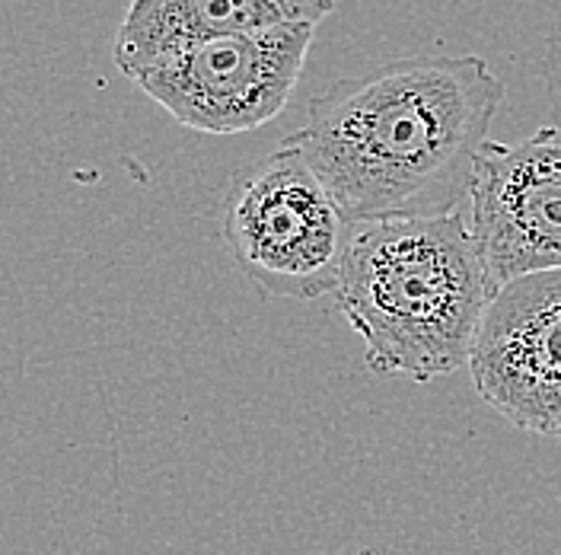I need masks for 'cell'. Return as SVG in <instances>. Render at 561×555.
I'll return each instance as SVG.
<instances>
[{
    "label": "cell",
    "mask_w": 561,
    "mask_h": 555,
    "mask_svg": "<svg viewBox=\"0 0 561 555\" xmlns=\"http://www.w3.org/2000/svg\"><path fill=\"white\" fill-rule=\"evenodd\" d=\"M504 103L479 55H409L342 77L280 140L329 185L351 224L456 211Z\"/></svg>",
    "instance_id": "1"
},
{
    "label": "cell",
    "mask_w": 561,
    "mask_h": 555,
    "mask_svg": "<svg viewBox=\"0 0 561 555\" xmlns=\"http://www.w3.org/2000/svg\"><path fill=\"white\" fill-rule=\"evenodd\" d=\"M494 291L472 227L450 211L357 224L332 301L374 374L431 383L469 367Z\"/></svg>",
    "instance_id": "2"
},
{
    "label": "cell",
    "mask_w": 561,
    "mask_h": 555,
    "mask_svg": "<svg viewBox=\"0 0 561 555\" xmlns=\"http://www.w3.org/2000/svg\"><path fill=\"white\" fill-rule=\"evenodd\" d=\"M357 224L287 144L243 167L224 202V246L237 272L265 297L332 294Z\"/></svg>",
    "instance_id": "3"
},
{
    "label": "cell",
    "mask_w": 561,
    "mask_h": 555,
    "mask_svg": "<svg viewBox=\"0 0 561 555\" xmlns=\"http://www.w3.org/2000/svg\"><path fill=\"white\" fill-rule=\"evenodd\" d=\"M319 23L224 35L173 52L135 77L144 97L202 135H243L268 125L290 103Z\"/></svg>",
    "instance_id": "4"
},
{
    "label": "cell",
    "mask_w": 561,
    "mask_h": 555,
    "mask_svg": "<svg viewBox=\"0 0 561 555\" xmlns=\"http://www.w3.org/2000/svg\"><path fill=\"white\" fill-rule=\"evenodd\" d=\"M482 403L514 428L561 438V269L501 284L469 354Z\"/></svg>",
    "instance_id": "5"
},
{
    "label": "cell",
    "mask_w": 561,
    "mask_h": 555,
    "mask_svg": "<svg viewBox=\"0 0 561 555\" xmlns=\"http://www.w3.org/2000/svg\"><path fill=\"white\" fill-rule=\"evenodd\" d=\"M469 227L494 284L561 269V125L517 144L485 140L469 189Z\"/></svg>",
    "instance_id": "6"
},
{
    "label": "cell",
    "mask_w": 561,
    "mask_h": 555,
    "mask_svg": "<svg viewBox=\"0 0 561 555\" xmlns=\"http://www.w3.org/2000/svg\"><path fill=\"white\" fill-rule=\"evenodd\" d=\"M335 0H131L115 35V65L125 77L195 42L322 23Z\"/></svg>",
    "instance_id": "7"
},
{
    "label": "cell",
    "mask_w": 561,
    "mask_h": 555,
    "mask_svg": "<svg viewBox=\"0 0 561 555\" xmlns=\"http://www.w3.org/2000/svg\"><path fill=\"white\" fill-rule=\"evenodd\" d=\"M542 80H546V93L552 112L561 122V3L552 26H549V38H546V55H542Z\"/></svg>",
    "instance_id": "8"
}]
</instances>
